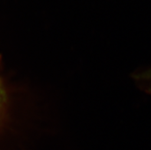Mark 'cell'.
<instances>
[{"mask_svg":"<svg viewBox=\"0 0 151 150\" xmlns=\"http://www.w3.org/2000/svg\"><path fill=\"white\" fill-rule=\"evenodd\" d=\"M12 106L11 90L0 75V131L7 123Z\"/></svg>","mask_w":151,"mask_h":150,"instance_id":"6da1fadb","label":"cell"},{"mask_svg":"<svg viewBox=\"0 0 151 150\" xmlns=\"http://www.w3.org/2000/svg\"><path fill=\"white\" fill-rule=\"evenodd\" d=\"M133 78L140 85H145L146 84H151V67L145 70L135 72L132 75Z\"/></svg>","mask_w":151,"mask_h":150,"instance_id":"7a4b0ae2","label":"cell"}]
</instances>
